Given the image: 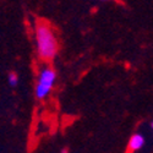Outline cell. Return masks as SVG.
<instances>
[{
    "label": "cell",
    "instance_id": "obj_5",
    "mask_svg": "<svg viewBox=\"0 0 153 153\" xmlns=\"http://www.w3.org/2000/svg\"><path fill=\"white\" fill-rule=\"evenodd\" d=\"M102 3H107V1H115V0H99Z\"/></svg>",
    "mask_w": 153,
    "mask_h": 153
},
{
    "label": "cell",
    "instance_id": "obj_6",
    "mask_svg": "<svg viewBox=\"0 0 153 153\" xmlns=\"http://www.w3.org/2000/svg\"><path fill=\"white\" fill-rule=\"evenodd\" d=\"M60 153H69V151H68L66 148H64V149H62V151H61Z\"/></svg>",
    "mask_w": 153,
    "mask_h": 153
},
{
    "label": "cell",
    "instance_id": "obj_1",
    "mask_svg": "<svg viewBox=\"0 0 153 153\" xmlns=\"http://www.w3.org/2000/svg\"><path fill=\"white\" fill-rule=\"evenodd\" d=\"M34 34L37 53L39 59L43 61H52L56 56L59 50V43L54 30L47 21L39 20L36 23Z\"/></svg>",
    "mask_w": 153,
    "mask_h": 153
},
{
    "label": "cell",
    "instance_id": "obj_3",
    "mask_svg": "<svg viewBox=\"0 0 153 153\" xmlns=\"http://www.w3.org/2000/svg\"><path fill=\"white\" fill-rule=\"evenodd\" d=\"M145 142H146V138L142 134H134L130 140H129V145H127V149L130 152H136V151H140L143 146H145Z\"/></svg>",
    "mask_w": 153,
    "mask_h": 153
},
{
    "label": "cell",
    "instance_id": "obj_4",
    "mask_svg": "<svg viewBox=\"0 0 153 153\" xmlns=\"http://www.w3.org/2000/svg\"><path fill=\"white\" fill-rule=\"evenodd\" d=\"M7 81H9V85L11 87H16L17 83H19V76L16 72H10L9 76H7Z\"/></svg>",
    "mask_w": 153,
    "mask_h": 153
},
{
    "label": "cell",
    "instance_id": "obj_2",
    "mask_svg": "<svg viewBox=\"0 0 153 153\" xmlns=\"http://www.w3.org/2000/svg\"><path fill=\"white\" fill-rule=\"evenodd\" d=\"M55 81H56L55 70L49 66L43 68L38 74V79L36 83V97L41 100L45 99L52 92Z\"/></svg>",
    "mask_w": 153,
    "mask_h": 153
}]
</instances>
